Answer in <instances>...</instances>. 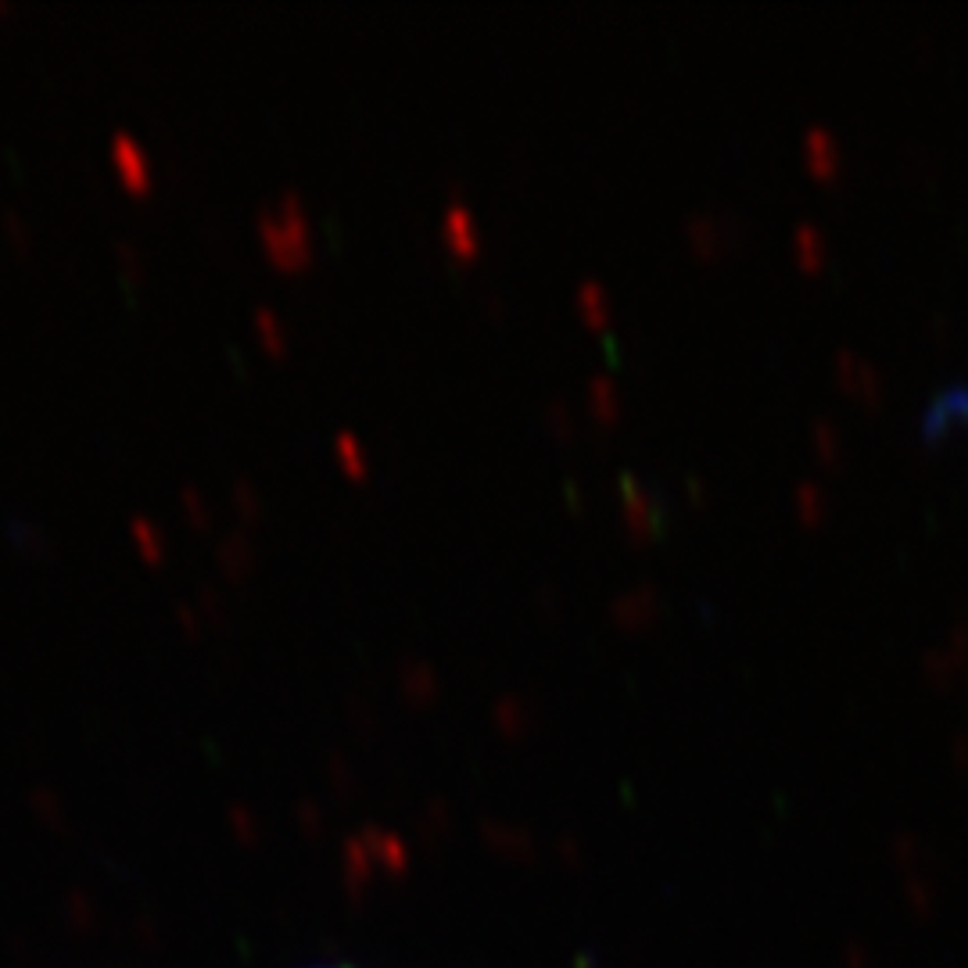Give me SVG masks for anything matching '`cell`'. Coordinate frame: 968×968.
Instances as JSON below:
<instances>
[{
  "label": "cell",
  "mask_w": 968,
  "mask_h": 968,
  "mask_svg": "<svg viewBox=\"0 0 968 968\" xmlns=\"http://www.w3.org/2000/svg\"><path fill=\"white\" fill-rule=\"evenodd\" d=\"M258 234H263L266 252L277 258L280 266L309 263L312 241H309V220H306V205H301V194L284 191L280 205H269L258 212Z\"/></svg>",
  "instance_id": "1"
},
{
  "label": "cell",
  "mask_w": 968,
  "mask_h": 968,
  "mask_svg": "<svg viewBox=\"0 0 968 968\" xmlns=\"http://www.w3.org/2000/svg\"><path fill=\"white\" fill-rule=\"evenodd\" d=\"M620 491H625V499H628V524L635 531H653L657 528V517H660L653 496H649V491H639V485H635L631 474H625V478H620Z\"/></svg>",
  "instance_id": "4"
},
{
  "label": "cell",
  "mask_w": 968,
  "mask_h": 968,
  "mask_svg": "<svg viewBox=\"0 0 968 968\" xmlns=\"http://www.w3.org/2000/svg\"><path fill=\"white\" fill-rule=\"evenodd\" d=\"M442 237L456 255H474L478 252V223H474L470 209L464 201H453L442 215Z\"/></svg>",
  "instance_id": "3"
},
{
  "label": "cell",
  "mask_w": 968,
  "mask_h": 968,
  "mask_svg": "<svg viewBox=\"0 0 968 968\" xmlns=\"http://www.w3.org/2000/svg\"><path fill=\"white\" fill-rule=\"evenodd\" d=\"M111 162L126 180V187H134V191H148L151 187V158L140 148V140L134 134H126V129H119V134L111 137Z\"/></svg>",
  "instance_id": "2"
},
{
  "label": "cell",
  "mask_w": 968,
  "mask_h": 968,
  "mask_svg": "<svg viewBox=\"0 0 968 968\" xmlns=\"http://www.w3.org/2000/svg\"><path fill=\"white\" fill-rule=\"evenodd\" d=\"M961 409H968V395H965V402H961Z\"/></svg>",
  "instance_id": "23"
},
{
  "label": "cell",
  "mask_w": 968,
  "mask_h": 968,
  "mask_svg": "<svg viewBox=\"0 0 968 968\" xmlns=\"http://www.w3.org/2000/svg\"><path fill=\"white\" fill-rule=\"evenodd\" d=\"M201 599H205V610H212V614H220V596H215L212 588H205L201 592Z\"/></svg>",
  "instance_id": "20"
},
{
  "label": "cell",
  "mask_w": 968,
  "mask_h": 968,
  "mask_svg": "<svg viewBox=\"0 0 968 968\" xmlns=\"http://www.w3.org/2000/svg\"><path fill=\"white\" fill-rule=\"evenodd\" d=\"M614 610H617L620 617L649 614V610H653V592H649V588L642 585L639 592H631V596H620V599H617V606H614Z\"/></svg>",
  "instance_id": "12"
},
{
  "label": "cell",
  "mask_w": 968,
  "mask_h": 968,
  "mask_svg": "<svg viewBox=\"0 0 968 968\" xmlns=\"http://www.w3.org/2000/svg\"><path fill=\"white\" fill-rule=\"evenodd\" d=\"M4 226H8V234L22 244V248H29V223L22 220L19 212H11V209H8V212H4Z\"/></svg>",
  "instance_id": "16"
},
{
  "label": "cell",
  "mask_w": 968,
  "mask_h": 968,
  "mask_svg": "<svg viewBox=\"0 0 968 968\" xmlns=\"http://www.w3.org/2000/svg\"><path fill=\"white\" fill-rule=\"evenodd\" d=\"M180 620L187 628H198V614L191 610V603H180Z\"/></svg>",
  "instance_id": "19"
},
{
  "label": "cell",
  "mask_w": 968,
  "mask_h": 968,
  "mask_svg": "<svg viewBox=\"0 0 968 968\" xmlns=\"http://www.w3.org/2000/svg\"><path fill=\"white\" fill-rule=\"evenodd\" d=\"M327 968H352V965H327Z\"/></svg>",
  "instance_id": "22"
},
{
  "label": "cell",
  "mask_w": 968,
  "mask_h": 968,
  "mask_svg": "<svg viewBox=\"0 0 968 968\" xmlns=\"http://www.w3.org/2000/svg\"><path fill=\"white\" fill-rule=\"evenodd\" d=\"M807 151L811 155H818L821 162L826 166H832L836 162V143H832V137L829 134H821V129H815L811 137H807Z\"/></svg>",
  "instance_id": "15"
},
{
  "label": "cell",
  "mask_w": 968,
  "mask_h": 968,
  "mask_svg": "<svg viewBox=\"0 0 968 968\" xmlns=\"http://www.w3.org/2000/svg\"><path fill=\"white\" fill-rule=\"evenodd\" d=\"M234 502H237V510H241L244 517H255L258 510H263V499H258L255 485H248V481H237V485H234Z\"/></svg>",
  "instance_id": "13"
},
{
  "label": "cell",
  "mask_w": 968,
  "mask_h": 968,
  "mask_svg": "<svg viewBox=\"0 0 968 968\" xmlns=\"http://www.w3.org/2000/svg\"><path fill=\"white\" fill-rule=\"evenodd\" d=\"M255 327H258V334H263V341L269 344V349H284V344H287V330L280 323V316L273 312L269 306L255 309Z\"/></svg>",
  "instance_id": "8"
},
{
  "label": "cell",
  "mask_w": 968,
  "mask_h": 968,
  "mask_svg": "<svg viewBox=\"0 0 968 968\" xmlns=\"http://www.w3.org/2000/svg\"><path fill=\"white\" fill-rule=\"evenodd\" d=\"M180 499H183V506H187V513H194L198 524H205V520L212 517V513H209V502L201 499V491H198L194 485H187V488L180 491Z\"/></svg>",
  "instance_id": "14"
},
{
  "label": "cell",
  "mask_w": 968,
  "mask_h": 968,
  "mask_svg": "<svg viewBox=\"0 0 968 968\" xmlns=\"http://www.w3.org/2000/svg\"><path fill=\"white\" fill-rule=\"evenodd\" d=\"M818 442H821V445H829V449H832V427L821 424V427H818Z\"/></svg>",
  "instance_id": "21"
},
{
  "label": "cell",
  "mask_w": 968,
  "mask_h": 968,
  "mask_svg": "<svg viewBox=\"0 0 968 968\" xmlns=\"http://www.w3.org/2000/svg\"><path fill=\"white\" fill-rule=\"evenodd\" d=\"M129 531H134V539H137V545L143 549V556H151V560H158L166 553V539H162V531H158L148 517H129Z\"/></svg>",
  "instance_id": "6"
},
{
  "label": "cell",
  "mask_w": 968,
  "mask_h": 968,
  "mask_svg": "<svg viewBox=\"0 0 968 968\" xmlns=\"http://www.w3.org/2000/svg\"><path fill=\"white\" fill-rule=\"evenodd\" d=\"M334 449H338V456H341V464H344V470L349 474H366V453H363V445L355 442V435H349V430H341V435L334 438Z\"/></svg>",
  "instance_id": "9"
},
{
  "label": "cell",
  "mask_w": 968,
  "mask_h": 968,
  "mask_svg": "<svg viewBox=\"0 0 968 968\" xmlns=\"http://www.w3.org/2000/svg\"><path fill=\"white\" fill-rule=\"evenodd\" d=\"M402 682L409 685L413 696H427V692L438 689V674L427 660H406L402 663Z\"/></svg>",
  "instance_id": "5"
},
{
  "label": "cell",
  "mask_w": 968,
  "mask_h": 968,
  "mask_svg": "<svg viewBox=\"0 0 968 968\" xmlns=\"http://www.w3.org/2000/svg\"><path fill=\"white\" fill-rule=\"evenodd\" d=\"M115 252H119L123 266H126L129 273H137V277H140V252L134 248V244H129V241H115Z\"/></svg>",
  "instance_id": "17"
},
{
  "label": "cell",
  "mask_w": 968,
  "mask_h": 968,
  "mask_svg": "<svg viewBox=\"0 0 968 968\" xmlns=\"http://www.w3.org/2000/svg\"><path fill=\"white\" fill-rule=\"evenodd\" d=\"M549 421H553L556 427H567L571 424V409L563 406V402H553V406H549Z\"/></svg>",
  "instance_id": "18"
},
{
  "label": "cell",
  "mask_w": 968,
  "mask_h": 968,
  "mask_svg": "<svg viewBox=\"0 0 968 968\" xmlns=\"http://www.w3.org/2000/svg\"><path fill=\"white\" fill-rule=\"evenodd\" d=\"M220 563L230 571V574H244L252 563V545L244 534H230V539L220 545Z\"/></svg>",
  "instance_id": "7"
},
{
  "label": "cell",
  "mask_w": 968,
  "mask_h": 968,
  "mask_svg": "<svg viewBox=\"0 0 968 968\" xmlns=\"http://www.w3.org/2000/svg\"><path fill=\"white\" fill-rule=\"evenodd\" d=\"M588 395H592V406H596L603 416L617 413V392H614V384L606 377H592L588 381Z\"/></svg>",
  "instance_id": "11"
},
{
  "label": "cell",
  "mask_w": 968,
  "mask_h": 968,
  "mask_svg": "<svg viewBox=\"0 0 968 968\" xmlns=\"http://www.w3.org/2000/svg\"><path fill=\"white\" fill-rule=\"evenodd\" d=\"M577 306H582V312L588 316V320H603V316H606V291L596 280H585L582 287H577Z\"/></svg>",
  "instance_id": "10"
}]
</instances>
